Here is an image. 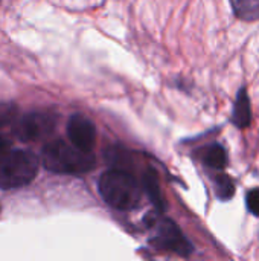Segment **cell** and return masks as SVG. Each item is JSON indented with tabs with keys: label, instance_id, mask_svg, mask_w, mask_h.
I'll use <instances>...</instances> for the list:
<instances>
[{
	"label": "cell",
	"instance_id": "6da1fadb",
	"mask_svg": "<svg viewBox=\"0 0 259 261\" xmlns=\"http://www.w3.org/2000/svg\"><path fill=\"white\" fill-rule=\"evenodd\" d=\"M41 159L44 168L56 174H85L96 165L92 153H82L61 139L47 142L41 151Z\"/></svg>",
	"mask_w": 259,
	"mask_h": 261
},
{
	"label": "cell",
	"instance_id": "3957f363",
	"mask_svg": "<svg viewBox=\"0 0 259 261\" xmlns=\"http://www.w3.org/2000/svg\"><path fill=\"white\" fill-rule=\"evenodd\" d=\"M38 173V159L26 150L9 151L0 162V188L14 190L29 185Z\"/></svg>",
	"mask_w": 259,
	"mask_h": 261
},
{
	"label": "cell",
	"instance_id": "4fadbf2b",
	"mask_svg": "<svg viewBox=\"0 0 259 261\" xmlns=\"http://www.w3.org/2000/svg\"><path fill=\"white\" fill-rule=\"evenodd\" d=\"M9 147H11V144H9V141L8 139H5L3 136H0V162L5 159V156L11 151L9 150Z\"/></svg>",
	"mask_w": 259,
	"mask_h": 261
},
{
	"label": "cell",
	"instance_id": "8992f818",
	"mask_svg": "<svg viewBox=\"0 0 259 261\" xmlns=\"http://www.w3.org/2000/svg\"><path fill=\"white\" fill-rule=\"evenodd\" d=\"M67 136L75 148L82 153H92L96 144V127L84 115H72L67 122Z\"/></svg>",
	"mask_w": 259,
	"mask_h": 261
},
{
	"label": "cell",
	"instance_id": "30bf717a",
	"mask_svg": "<svg viewBox=\"0 0 259 261\" xmlns=\"http://www.w3.org/2000/svg\"><path fill=\"white\" fill-rule=\"evenodd\" d=\"M231 6L235 15L243 21L259 20V0H232Z\"/></svg>",
	"mask_w": 259,
	"mask_h": 261
},
{
	"label": "cell",
	"instance_id": "52a82bcc",
	"mask_svg": "<svg viewBox=\"0 0 259 261\" xmlns=\"http://www.w3.org/2000/svg\"><path fill=\"white\" fill-rule=\"evenodd\" d=\"M232 122L237 128H247L252 122V106H250V98L247 95L246 89H240L235 104H234V112H232Z\"/></svg>",
	"mask_w": 259,
	"mask_h": 261
},
{
	"label": "cell",
	"instance_id": "277c9868",
	"mask_svg": "<svg viewBox=\"0 0 259 261\" xmlns=\"http://www.w3.org/2000/svg\"><path fill=\"white\" fill-rule=\"evenodd\" d=\"M56 125V116L49 112H32L24 115L15 124V136L23 142L38 141L53 132Z\"/></svg>",
	"mask_w": 259,
	"mask_h": 261
},
{
	"label": "cell",
	"instance_id": "9c48e42d",
	"mask_svg": "<svg viewBox=\"0 0 259 261\" xmlns=\"http://www.w3.org/2000/svg\"><path fill=\"white\" fill-rule=\"evenodd\" d=\"M202 161L206 167L221 171L227 165V153H226L224 147H221L220 144H211L205 148Z\"/></svg>",
	"mask_w": 259,
	"mask_h": 261
},
{
	"label": "cell",
	"instance_id": "8fae6325",
	"mask_svg": "<svg viewBox=\"0 0 259 261\" xmlns=\"http://www.w3.org/2000/svg\"><path fill=\"white\" fill-rule=\"evenodd\" d=\"M214 188H215V194L220 200L226 202L231 200L235 194V185L234 180L227 176V174H218L214 179Z\"/></svg>",
	"mask_w": 259,
	"mask_h": 261
},
{
	"label": "cell",
	"instance_id": "7a4b0ae2",
	"mask_svg": "<svg viewBox=\"0 0 259 261\" xmlns=\"http://www.w3.org/2000/svg\"><path fill=\"white\" fill-rule=\"evenodd\" d=\"M99 193L104 202L119 211L134 210L142 199V188L133 174L124 170H108L99 179Z\"/></svg>",
	"mask_w": 259,
	"mask_h": 261
},
{
	"label": "cell",
	"instance_id": "7c38bea8",
	"mask_svg": "<svg viewBox=\"0 0 259 261\" xmlns=\"http://www.w3.org/2000/svg\"><path fill=\"white\" fill-rule=\"evenodd\" d=\"M246 205L250 214L259 217V188H253L246 196Z\"/></svg>",
	"mask_w": 259,
	"mask_h": 261
},
{
	"label": "cell",
	"instance_id": "5b68a950",
	"mask_svg": "<svg viewBox=\"0 0 259 261\" xmlns=\"http://www.w3.org/2000/svg\"><path fill=\"white\" fill-rule=\"evenodd\" d=\"M156 246L179 254L182 257H188L194 249L191 242L185 237L182 229L169 219H162L157 225V236L153 240Z\"/></svg>",
	"mask_w": 259,
	"mask_h": 261
},
{
	"label": "cell",
	"instance_id": "ba28073f",
	"mask_svg": "<svg viewBox=\"0 0 259 261\" xmlns=\"http://www.w3.org/2000/svg\"><path fill=\"white\" fill-rule=\"evenodd\" d=\"M142 184H143V190L147 191L150 200L156 205V208L159 211H163L165 210V200H163V196H162V191H160L159 177H157L156 171L154 170H147L143 173Z\"/></svg>",
	"mask_w": 259,
	"mask_h": 261
}]
</instances>
